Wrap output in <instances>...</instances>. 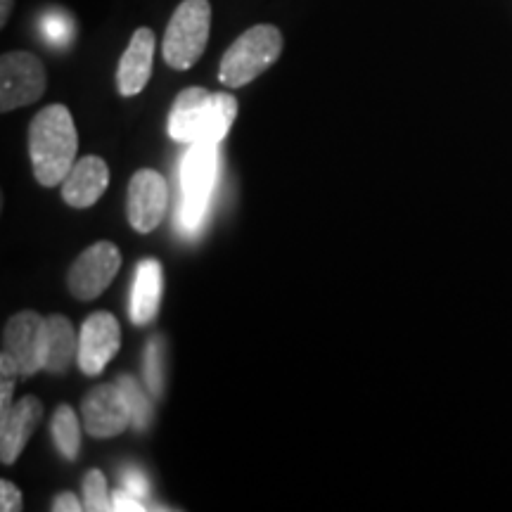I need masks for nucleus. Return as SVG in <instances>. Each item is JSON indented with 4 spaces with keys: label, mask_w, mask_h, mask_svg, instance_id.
I'll return each mask as SVG.
<instances>
[{
    "label": "nucleus",
    "mask_w": 512,
    "mask_h": 512,
    "mask_svg": "<svg viewBox=\"0 0 512 512\" xmlns=\"http://www.w3.org/2000/svg\"><path fill=\"white\" fill-rule=\"evenodd\" d=\"M79 136L72 112L64 105H48L31 121L29 155L36 181L46 188L60 185L76 164Z\"/></svg>",
    "instance_id": "obj_1"
},
{
    "label": "nucleus",
    "mask_w": 512,
    "mask_h": 512,
    "mask_svg": "<svg viewBox=\"0 0 512 512\" xmlns=\"http://www.w3.org/2000/svg\"><path fill=\"white\" fill-rule=\"evenodd\" d=\"M238 117V100L230 93H209L192 86L178 93L169 112V136L176 143H221Z\"/></svg>",
    "instance_id": "obj_2"
},
{
    "label": "nucleus",
    "mask_w": 512,
    "mask_h": 512,
    "mask_svg": "<svg viewBox=\"0 0 512 512\" xmlns=\"http://www.w3.org/2000/svg\"><path fill=\"white\" fill-rule=\"evenodd\" d=\"M219 176V143H192L181 164L183 204L178 207V226L185 233H197L207 216L211 195Z\"/></svg>",
    "instance_id": "obj_3"
},
{
    "label": "nucleus",
    "mask_w": 512,
    "mask_h": 512,
    "mask_svg": "<svg viewBox=\"0 0 512 512\" xmlns=\"http://www.w3.org/2000/svg\"><path fill=\"white\" fill-rule=\"evenodd\" d=\"M280 53H283V34L271 24H256L226 50L219 67V81L228 88L247 86L268 67H273Z\"/></svg>",
    "instance_id": "obj_4"
},
{
    "label": "nucleus",
    "mask_w": 512,
    "mask_h": 512,
    "mask_svg": "<svg viewBox=\"0 0 512 512\" xmlns=\"http://www.w3.org/2000/svg\"><path fill=\"white\" fill-rule=\"evenodd\" d=\"M211 5L209 0H183L169 27H166L162 53L171 69L185 72L200 60L209 41Z\"/></svg>",
    "instance_id": "obj_5"
},
{
    "label": "nucleus",
    "mask_w": 512,
    "mask_h": 512,
    "mask_svg": "<svg viewBox=\"0 0 512 512\" xmlns=\"http://www.w3.org/2000/svg\"><path fill=\"white\" fill-rule=\"evenodd\" d=\"M46 67L36 55L15 50L0 57V110L31 105L46 93Z\"/></svg>",
    "instance_id": "obj_6"
},
{
    "label": "nucleus",
    "mask_w": 512,
    "mask_h": 512,
    "mask_svg": "<svg viewBox=\"0 0 512 512\" xmlns=\"http://www.w3.org/2000/svg\"><path fill=\"white\" fill-rule=\"evenodd\" d=\"M121 268V252L112 242H95L69 268V292L81 302H91L110 287Z\"/></svg>",
    "instance_id": "obj_7"
},
{
    "label": "nucleus",
    "mask_w": 512,
    "mask_h": 512,
    "mask_svg": "<svg viewBox=\"0 0 512 512\" xmlns=\"http://www.w3.org/2000/svg\"><path fill=\"white\" fill-rule=\"evenodd\" d=\"M46 351V318L36 311H22L12 316L3 332V354L17 363L19 377H31L43 370Z\"/></svg>",
    "instance_id": "obj_8"
},
{
    "label": "nucleus",
    "mask_w": 512,
    "mask_h": 512,
    "mask_svg": "<svg viewBox=\"0 0 512 512\" xmlns=\"http://www.w3.org/2000/svg\"><path fill=\"white\" fill-rule=\"evenodd\" d=\"M131 422V408L117 384H100L83 399V425L95 439L117 437Z\"/></svg>",
    "instance_id": "obj_9"
},
{
    "label": "nucleus",
    "mask_w": 512,
    "mask_h": 512,
    "mask_svg": "<svg viewBox=\"0 0 512 512\" xmlns=\"http://www.w3.org/2000/svg\"><path fill=\"white\" fill-rule=\"evenodd\" d=\"M121 344L119 320L112 313L98 311L86 318L79 332V366L86 375H100L117 356Z\"/></svg>",
    "instance_id": "obj_10"
},
{
    "label": "nucleus",
    "mask_w": 512,
    "mask_h": 512,
    "mask_svg": "<svg viewBox=\"0 0 512 512\" xmlns=\"http://www.w3.org/2000/svg\"><path fill=\"white\" fill-rule=\"evenodd\" d=\"M169 190L157 171L143 169L128 183V223L138 233H152L164 219Z\"/></svg>",
    "instance_id": "obj_11"
},
{
    "label": "nucleus",
    "mask_w": 512,
    "mask_h": 512,
    "mask_svg": "<svg viewBox=\"0 0 512 512\" xmlns=\"http://www.w3.org/2000/svg\"><path fill=\"white\" fill-rule=\"evenodd\" d=\"M157 38L155 31L140 27L128 41L117 69V88L124 98H133L147 86L152 76V60H155Z\"/></svg>",
    "instance_id": "obj_12"
},
{
    "label": "nucleus",
    "mask_w": 512,
    "mask_h": 512,
    "mask_svg": "<svg viewBox=\"0 0 512 512\" xmlns=\"http://www.w3.org/2000/svg\"><path fill=\"white\" fill-rule=\"evenodd\" d=\"M107 185H110V169H107L105 159L83 157L62 181V200L76 209L93 207L107 190Z\"/></svg>",
    "instance_id": "obj_13"
},
{
    "label": "nucleus",
    "mask_w": 512,
    "mask_h": 512,
    "mask_svg": "<svg viewBox=\"0 0 512 512\" xmlns=\"http://www.w3.org/2000/svg\"><path fill=\"white\" fill-rule=\"evenodd\" d=\"M43 406L34 396H24L12 406L10 415L0 420V458L5 465H12L24 451L31 434H34L36 425L41 422Z\"/></svg>",
    "instance_id": "obj_14"
},
{
    "label": "nucleus",
    "mask_w": 512,
    "mask_h": 512,
    "mask_svg": "<svg viewBox=\"0 0 512 512\" xmlns=\"http://www.w3.org/2000/svg\"><path fill=\"white\" fill-rule=\"evenodd\" d=\"M164 278L162 264L157 259L140 261L136 268V283L131 294V320L133 325H147L157 316L159 302H162Z\"/></svg>",
    "instance_id": "obj_15"
},
{
    "label": "nucleus",
    "mask_w": 512,
    "mask_h": 512,
    "mask_svg": "<svg viewBox=\"0 0 512 512\" xmlns=\"http://www.w3.org/2000/svg\"><path fill=\"white\" fill-rule=\"evenodd\" d=\"M74 354H79V337L67 318L55 313L46 318V351H43V370L62 375L69 368Z\"/></svg>",
    "instance_id": "obj_16"
},
{
    "label": "nucleus",
    "mask_w": 512,
    "mask_h": 512,
    "mask_svg": "<svg viewBox=\"0 0 512 512\" xmlns=\"http://www.w3.org/2000/svg\"><path fill=\"white\" fill-rule=\"evenodd\" d=\"M53 439L60 453L67 460L79 458L81 448V427L74 411L69 406H60L53 415Z\"/></svg>",
    "instance_id": "obj_17"
},
{
    "label": "nucleus",
    "mask_w": 512,
    "mask_h": 512,
    "mask_svg": "<svg viewBox=\"0 0 512 512\" xmlns=\"http://www.w3.org/2000/svg\"><path fill=\"white\" fill-rule=\"evenodd\" d=\"M117 382H119L121 392H124V396H126L128 408H131L133 427H136V430H145V427L150 425L152 406H150V401H147V396L143 394V389H140L136 377H131V375H121Z\"/></svg>",
    "instance_id": "obj_18"
},
{
    "label": "nucleus",
    "mask_w": 512,
    "mask_h": 512,
    "mask_svg": "<svg viewBox=\"0 0 512 512\" xmlns=\"http://www.w3.org/2000/svg\"><path fill=\"white\" fill-rule=\"evenodd\" d=\"M41 31L46 41L55 48H67L74 36V22L67 12L62 10H48L41 19Z\"/></svg>",
    "instance_id": "obj_19"
},
{
    "label": "nucleus",
    "mask_w": 512,
    "mask_h": 512,
    "mask_svg": "<svg viewBox=\"0 0 512 512\" xmlns=\"http://www.w3.org/2000/svg\"><path fill=\"white\" fill-rule=\"evenodd\" d=\"M83 508L91 512L112 510L110 494H107V479L100 470H91L83 477Z\"/></svg>",
    "instance_id": "obj_20"
},
{
    "label": "nucleus",
    "mask_w": 512,
    "mask_h": 512,
    "mask_svg": "<svg viewBox=\"0 0 512 512\" xmlns=\"http://www.w3.org/2000/svg\"><path fill=\"white\" fill-rule=\"evenodd\" d=\"M145 382H147V389H150L152 394H162V347H159V337L150 339V344H147V351H145Z\"/></svg>",
    "instance_id": "obj_21"
},
{
    "label": "nucleus",
    "mask_w": 512,
    "mask_h": 512,
    "mask_svg": "<svg viewBox=\"0 0 512 512\" xmlns=\"http://www.w3.org/2000/svg\"><path fill=\"white\" fill-rule=\"evenodd\" d=\"M121 482H124V489L131 491V494H136L138 498H143V501L147 498V494H150L147 477L138 470V467H126V470L121 472Z\"/></svg>",
    "instance_id": "obj_22"
},
{
    "label": "nucleus",
    "mask_w": 512,
    "mask_h": 512,
    "mask_svg": "<svg viewBox=\"0 0 512 512\" xmlns=\"http://www.w3.org/2000/svg\"><path fill=\"white\" fill-rule=\"evenodd\" d=\"M112 510L119 512H140L145 510L143 498H138L136 494H131L128 489H119L117 494L112 496Z\"/></svg>",
    "instance_id": "obj_23"
},
{
    "label": "nucleus",
    "mask_w": 512,
    "mask_h": 512,
    "mask_svg": "<svg viewBox=\"0 0 512 512\" xmlns=\"http://www.w3.org/2000/svg\"><path fill=\"white\" fill-rule=\"evenodd\" d=\"M0 510L17 512L22 510V494L12 482H0Z\"/></svg>",
    "instance_id": "obj_24"
},
{
    "label": "nucleus",
    "mask_w": 512,
    "mask_h": 512,
    "mask_svg": "<svg viewBox=\"0 0 512 512\" xmlns=\"http://www.w3.org/2000/svg\"><path fill=\"white\" fill-rule=\"evenodd\" d=\"M53 510L55 512H79L83 510V503H79V498H76L74 494H60L53 501Z\"/></svg>",
    "instance_id": "obj_25"
},
{
    "label": "nucleus",
    "mask_w": 512,
    "mask_h": 512,
    "mask_svg": "<svg viewBox=\"0 0 512 512\" xmlns=\"http://www.w3.org/2000/svg\"><path fill=\"white\" fill-rule=\"evenodd\" d=\"M10 10H12V0H0V24H8V17H10Z\"/></svg>",
    "instance_id": "obj_26"
}]
</instances>
